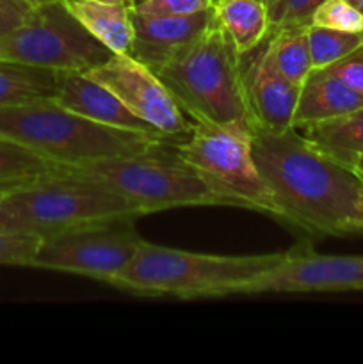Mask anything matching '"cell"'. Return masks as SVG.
<instances>
[{"label":"cell","mask_w":363,"mask_h":364,"mask_svg":"<svg viewBox=\"0 0 363 364\" xmlns=\"http://www.w3.org/2000/svg\"><path fill=\"white\" fill-rule=\"evenodd\" d=\"M253 159L278 219L312 235H356L363 181L354 171L317 151L294 127L253 130Z\"/></svg>","instance_id":"obj_1"},{"label":"cell","mask_w":363,"mask_h":364,"mask_svg":"<svg viewBox=\"0 0 363 364\" xmlns=\"http://www.w3.org/2000/svg\"><path fill=\"white\" fill-rule=\"evenodd\" d=\"M0 135L59 167L141 155L160 148L166 139L162 134L95 123L64 109L53 98L0 107Z\"/></svg>","instance_id":"obj_2"},{"label":"cell","mask_w":363,"mask_h":364,"mask_svg":"<svg viewBox=\"0 0 363 364\" xmlns=\"http://www.w3.org/2000/svg\"><path fill=\"white\" fill-rule=\"evenodd\" d=\"M285 256L287 252L255 256L199 255L142 240L130 263L110 284L149 297H226L233 295L238 287L283 262Z\"/></svg>","instance_id":"obj_3"},{"label":"cell","mask_w":363,"mask_h":364,"mask_svg":"<svg viewBox=\"0 0 363 364\" xmlns=\"http://www.w3.org/2000/svg\"><path fill=\"white\" fill-rule=\"evenodd\" d=\"M155 73L191 119L241 121L253 127L246 105L241 53L214 20Z\"/></svg>","instance_id":"obj_4"},{"label":"cell","mask_w":363,"mask_h":364,"mask_svg":"<svg viewBox=\"0 0 363 364\" xmlns=\"http://www.w3.org/2000/svg\"><path fill=\"white\" fill-rule=\"evenodd\" d=\"M2 208L7 228L39 237L82 224L141 217L127 199L103 183L60 167L36 180L7 187Z\"/></svg>","instance_id":"obj_5"},{"label":"cell","mask_w":363,"mask_h":364,"mask_svg":"<svg viewBox=\"0 0 363 364\" xmlns=\"http://www.w3.org/2000/svg\"><path fill=\"white\" fill-rule=\"evenodd\" d=\"M160 148L141 155L112 156L60 169L100 181L127 199L139 215L182 206H228L177 151L166 155Z\"/></svg>","instance_id":"obj_6"},{"label":"cell","mask_w":363,"mask_h":364,"mask_svg":"<svg viewBox=\"0 0 363 364\" xmlns=\"http://www.w3.org/2000/svg\"><path fill=\"white\" fill-rule=\"evenodd\" d=\"M177 155L205 180L228 206L278 217L273 194L253 159V127L241 121L192 119Z\"/></svg>","instance_id":"obj_7"},{"label":"cell","mask_w":363,"mask_h":364,"mask_svg":"<svg viewBox=\"0 0 363 364\" xmlns=\"http://www.w3.org/2000/svg\"><path fill=\"white\" fill-rule=\"evenodd\" d=\"M112 57L68 9L64 0L32 7L28 16L0 36V59L53 71L88 73Z\"/></svg>","instance_id":"obj_8"},{"label":"cell","mask_w":363,"mask_h":364,"mask_svg":"<svg viewBox=\"0 0 363 364\" xmlns=\"http://www.w3.org/2000/svg\"><path fill=\"white\" fill-rule=\"evenodd\" d=\"M134 220L128 217L102 220L41 237L32 267L110 284L142 244Z\"/></svg>","instance_id":"obj_9"},{"label":"cell","mask_w":363,"mask_h":364,"mask_svg":"<svg viewBox=\"0 0 363 364\" xmlns=\"http://www.w3.org/2000/svg\"><path fill=\"white\" fill-rule=\"evenodd\" d=\"M85 75L114 92L132 114L166 137L191 132L184 110L155 71L130 53H112L107 63Z\"/></svg>","instance_id":"obj_10"},{"label":"cell","mask_w":363,"mask_h":364,"mask_svg":"<svg viewBox=\"0 0 363 364\" xmlns=\"http://www.w3.org/2000/svg\"><path fill=\"white\" fill-rule=\"evenodd\" d=\"M363 291V256L317 255L312 249L287 252L285 259L235 294H338ZM233 294V295H235Z\"/></svg>","instance_id":"obj_11"},{"label":"cell","mask_w":363,"mask_h":364,"mask_svg":"<svg viewBox=\"0 0 363 364\" xmlns=\"http://www.w3.org/2000/svg\"><path fill=\"white\" fill-rule=\"evenodd\" d=\"M244 96L253 130L283 132L292 128L301 85L278 73L267 60L263 48L242 70Z\"/></svg>","instance_id":"obj_12"},{"label":"cell","mask_w":363,"mask_h":364,"mask_svg":"<svg viewBox=\"0 0 363 364\" xmlns=\"http://www.w3.org/2000/svg\"><path fill=\"white\" fill-rule=\"evenodd\" d=\"M134 41L130 55L153 71L159 70L182 46L198 38L212 23V6L209 9L178 16H146L130 9Z\"/></svg>","instance_id":"obj_13"},{"label":"cell","mask_w":363,"mask_h":364,"mask_svg":"<svg viewBox=\"0 0 363 364\" xmlns=\"http://www.w3.org/2000/svg\"><path fill=\"white\" fill-rule=\"evenodd\" d=\"M53 100L64 109L105 127L160 134L132 114L114 92L80 71H60L59 89Z\"/></svg>","instance_id":"obj_14"},{"label":"cell","mask_w":363,"mask_h":364,"mask_svg":"<svg viewBox=\"0 0 363 364\" xmlns=\"http://www.w3.org/2000/svg\"><path fill=\"white\" fill-rule=\"evenodd\" d=\"M358 109H363V95L326 68L312 70L301 85L292 127L302 128Z\"/></svg>","instance_id":"obj_15"},{"label":"cell","mask_w":363,"mask_h":364,"mask_svg":"<svg viewBox=\"0 0 363 364\" xmlns=\"http://www.w3.org/2000/svg\"><path fill=\"white\" fill-rule=\"evenodd\" d=\"M317 151L347 169L363 155V109L295 128Z\"/></svg>","instance_id":"obj_16"},{"label":"cell","mask_w":363,"mask_h":364,"mask_svg":"<svg viewBox=\"0 0 363 364\" xmlns=\"http://www.w3.org/2000/svg\"><path fill=\"white\" fill-rule=\"evenodd\" d=\"M73 16L112 53H130L134 27L128 4L64 0Z\"/></svg>","instance_id":"obj_17"},{"label":"cell","mask_w":363,"mask_h":364,"mask_svg":"<svg viewBox=\"0 0 363 364\" xmlns=\"http://www.w3.org/2000/svg\"><path fill=\"white\" fill-rule=\"evenodd\" d=\"M212 14L241 55L258 48L270 32L262 0H212Z\"/></svg>","instance_id":"obj_18"},{"label":"cell","mask_w":363,"mask_h":364,"mask_svg":"<svg viewBox=\"0 0 363 364\" xmlns=\"http://www.w3.org/2000/svg\"><path fill=\"white\" fill-rule=\"evenodd\" d=\"M59 78L60 71L0 59V107L53 98L59 89Z\"/></svg>","instance_id":"obj_19"},{"label":"cell","mask_w":363,"mask_h":364,"mask_svg":"<svg viewBox=\"0 0 363 364\" xmlns=\"http://www.w3.org/2000/svg\"><path fill=\"white\" fill-rule=\"evenodd\" d=\"M263 52L270 66L295 85H302L313 70L308 27H285L273 31V38L263 46Z\"/></svg>","instance_id":"obj_20"},{"label":"cell","mask_w":363,"mask_h":364,"mask_svg":"<svg viewBox=\"0 0 363 364\" xmlns=\"http://www.w3.org/2000/svg\"><path fill=\"white\" fill-rule=\"evenodd\" d=\"M57 169L45 156L0 135V187L25 183Z\"/></svg>","instance_id":"obj_21"},{"label":"cell","mask_w":363,"mask_h":364,"mask_svg":"<svg viewBox=\"0 0 363 364\" xmlns=\"http://www.w3.org/2000/svg\"><path fill=\"white\" fill-rule=\"evenodd\" d=\"M363 43V32H344L335 28L308 25L310 59L313 70L327 68L340 60Z\"/></svg>","instance_id":"obj_22"},{"label":"cell","mask_w":363,"mask_h":364,"mask_svg":"<svg viewBox=\"0 0 363 364\" xmlns=\"http://www.w3.org/2000/svg\"><path fill=\"white\" fill-rule=\"evenodd\" d=\"M39 244V235L0 228V267H32Z\"/></svg>","instance_id":"obj_23"},{"label":"cell","mask_w":363,"mask_h":364,"mask_svg":"<svg viewBox=\"0 0 363 364\" xmlns=\"http://www.w3.org/2000/svg\"><path fill=\"white\" fill-rule=\"evenodd\" d=\"M324 0H267L270 32L285 27H308Z\"/></svg>","instance_id":"obj_24"},{"label":"cell","mask_w":363,"mask_h":364,"mask_svg":"<svg viewBox=\"0 0 363 364\" xmlns=\"http://www.w3.org/2000/svg\"><path fill=\"white\" fill-rule=\"evenodd\" d=\"M310 25L344 32H363V14L349 0H324L313 13Z\"/></svg>","instance_id":"obj_25"},{"label":"cell","mask_w":363,"mask_h":364,"mask_svg":"<svg viewBox=\"0 0 363 364\" xmlns=\"http://www.w3.org/2000/svg\"><path fill=\"white\" fill-rule=\"evenodd\" d=\"M212 0H134L130 9L146 16H178L209 9Z\"/></svg>","instance_id":"obj_26"},{"label":"cell","mask_w":363,"mask_h":364,"mask_svg":"<svg viewBox=\"0 0 363 364\" xmlns=\"http://www.w3.org/2000/svg\"><path fill=\"white\" fill-rule=\"evenodd\" d=\"M326 70H330L331 73L337 75L340 80H344L349 87H352L354 91H358L359 95H363V43L358 48L352 50L351 53H347L345 57H342L340 60L333 63L331 66H327Z\"/></svg>","instance_id":"obj_27"},{"label":"cell","mask_w":363,"mask_h":364,"mask_svg":"<svg viewBox=\"0 0 363 364\" xmlns=\"http://www.w3.org/2000/svg\"><path fill=\"white\" fill-rule=\"evenodd\" d=\"M32 7L25 0H0V36L16 28L28 16Z\"/></svg>","instance_id":"obj_28"},{"label":"cell","mask_w":363,"mask_h":364,"mask_svg":"<svg viewBox=\"0 0 363 364\" xmlns=\"http://www.w3.org/2000/svg\"><path fill=\"white\" fill-rule=\"evenodd\" d=\"M7 187H0V228H7V220H6V213H4L2 208V199H4V192H6Z\"/></svg>","instance_id":"obj_29"},{"label":"cell","mask_w":363,"mask_h":364,"mask_svg":"<svg viewBox=\"0 0 363 364\" xmlns=\"http://www.w3.org/2000/svg\"><path fill=\"white\" fill-rule=\"evenodd\" d=\"M358 210H359V219H358V231H356V235H363V192L362 196H359Z\"/></svg>","instance_id":"obj_30"},{"label":"cell","mask_w":363,"mask_h":364,"mask_svg":"<svg viewBox=\"0 0 363 364\" xmlns=\"http://www.w3.org/2000/svg\"><path fill=\"white\" fill-rule=\"evenodd\" d=\"M352 171H354V173L358 174V176L362 178V181H363V155L359 156L358 160H356V166H354V169H352Z\"/></svg>","instance_id":"obj_31"},{"label":"cell","mask_w":363,"mask_h":364,"mask_svg":"<svg viewBox=\"0 0 363 364\" xmlns=\"http://www.w3.org/2000/svg\"><path fill=\"white\" fill-rule=\"evenodd\" d=\"M25 2H28L31 6H41V4H48V2H56V0H25Z\"/></svg>","instance_id":"obj_32"},{"label":"cell","mask_w":363,"mask_h":364,"mask_svg":"<svg viewBox=\"0 0 363 364\" xmlns=\"http://www.w3.org/2000/svg\"><path fill=\"white\" fill-rule=\"evenodd\" d=\"M349 2H351V4H352V6H354V7H356V9H358V11H359V13H362V14H363V0H349Z\"/></svg>","instance_id":"obj_33"},{"label":"cell","mask_w":363,"mask_h":364,"mask_svg":"<svg viewBox=\"0 0 363 364\" xmlns=\"http://www.w3.org/2000/svg\"><path fill=\"white\" fill-rule=\"evenodd\" d=\"M98 2H105V4H127V0H98Z\"/></svg>","instance_id":"obj_34"},{"label":"cell","mask_w":363,"mask_h":364,"mask_svg":"<svg viewBox=\"0 0 363 364\" xmlns=\"http://www.w3.org/2000/svg\"><path fill=\"white\" fill-rule=\"evenodd\" d=\"M127 4L128 6H132V4H134V0H127Z\"/></svg>","instance_id":"obj_35"},{"label":"cell","mask_w":363,"mask_h":364,"mask_svg":"<svg viewBox=\"0 0 363 364\" xmlns=\"http://www.w3.org/2000/svg\"><path fill=\"white\" fill-rule=\"evenodd\" d=\"M262 2H263V4H265V2H267V0H262Z\"/></svg>","instance_id":"obj_36"}]
</instances>
